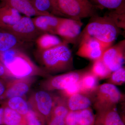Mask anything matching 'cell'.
<instances>
[{
  "mask_svg": "<svg viewBox=\"0 0 125 125\" xmlns=\"http://www.w3.org/2000/svg\"><path fill=\"white\" fill-rule=\"evenodd\" d=\"M35 56L41 68L49 74L68 71L73 67L72 52L65 43L45 51L37 50Z\"/></svg>",
  "mask_w": 125,
  "mask_h": 125,
  "instance_id": "7a4b0ae2",
  "label": "cell"
},
{
  "mask_svg": "<svg viewBox=\"0 0 125 125\" xmlns=\"http://www.w3.org/2000/svg\"><path fill=\"white\" fill-rule=\"evenodd\" d=\"M0 61L15 79L29 77H49V74L37 65L22 49L0 52Z\"/></svg>",
  "mask_w": 125,
  "mask_h": 125,
  "instance_id": "6da1fadb",
  "label": "cell"
},
{
  "mask_svg": "<svg viewBox=\"0 0 125 125\" xmlns=\"http://www.w3.org/2000/svg\"><path fill=\"white\" fill-rule=\"evenodd\" d=\"M22 17L19 11L4 4L0 6V28L8 29L18 22Z\"/></svg>",
  "mask_w": 125,
  "mask_h": 125,
  "instance_id": "2e32d148",
  "label": "cell"
},
{
  "mask_svg": "<svg viewBox=\"0 0 125 125\" xmlns=\"http://www.w3.org/2000/svg\"><path fill=\"white\" fill-rule=\"evenodd\" d=\"M65 125H78L77 111H70L65 118Z\"/></svg>",
  "mask_w": 125,
  "mask_h": 125,
  "instance_id": "4dcf8cb0",
  "label": "cell"
},
{
  "mask_svg": "<svg viewBox=\"0 0 125 125\" xmlns=\"http://www.w3.org/2000/svg\"><path fill=\"white\" fill-rule=\"evenodd\" d=\"M94 94V106L99 112L114 108L123 98L118 88L109 83L98 85Z\"/></svg>",
  "mask_w": 125,
  "mask_h": 125,
  "instance_id": "5b68a950",
  "label": "cell"
},
{
  "mask_svg": "<svg viewBox=\"0 0 125 125\" xmlns=\"http://www.w3.org/2000/svg\"><path fill=\"white\" fill-rule=\"evenodd\" d=\"M108 82L114 85H121L125 81V67H121L112 72L109 77Z\"/></svg>",
  "mask_w": 125,
  "mask_h": 125,
  "instance_id": "83f0119b",
  "label": "cell"
},
{
  "mask_svg": "<svg viewBox=\"0 0 125 125\" xmlns=\"http://www.w3.org/2000/svg\"><path fill=\"white\" fill-rule=\"evenodd\" d=\"M98 80L90 71L83 73L79 80L80 93L87 96L94 94L98 86Z\"/></svg>",
  "mask_w": 125,
  "mask_h": 125,
  "instance_id": "e0dca14e",
  "label": "cell"
},
{
  "mask_svg": "<svg viewBox=\"0 0 125 125\" xmlns=\"http://www.w3.org/2000/svg\"><path fill=\"white\" fill-rule=\"evenodd\" d=\"M4 106V125H16L21 123H26L24 116L7 106Z\"/></svg>",
  "mask_w": 125,
  "mask_h": 125,
  "instance_id": "d4e9b609",
  "label": "cell"
},
{
  "mask_svg": "<svg viewBox=\"0 0 125 125\" xmlns=\"http://www.w3.org/2000/svg\"><path fill=\"white\" fill-rule=\"evenodd\" d=\"M32 43L25 42L9 31L0 28V52L14 49H22L31 46Z\"/></svg>",
  "mask_w": 125,
  "mask_h": 125,
  "instance_id": "4fadbf2b",
  "label": "cell"
},
{
  "mask_svg": "<svg viewBox=\"0 0 125 125\" xmlns=\"http://www.w3.org/2000/svg\"><path fill=\"white\" fill-rule=\"evenodd\" d=\"M97 9L125 10V0H90Z\"/></svg>",
  "mask_w": 125,
  "mask_h": 125,
  "instance_id": "7402d4cb",
  "label": "cell"
},
{
  "mask_svg": "<svg viewBox=\"0 0 125 125\" xmlns=\"http://www.w3.org/2000/svg\"><path fill=\"white\" fill-rule=\"evenodd\" d=\"M64 17L48 15L36 16L32 18L35 27L42 33L56 35V32Z\"/></svg>",
  "mask_w": 125,
  "mask_h": 125,
  "instance_id": "5bb4252c",
  "label": "cell"
},
{
  "mask_svg": "<svg viewBox=\"0 0 125 125\" xmlns=\"http://www.w3.org/2000/svg\"><path fill=\"white\" fill-rule=\"evenodd\" d=\"M121 29L115 21L108 14L103 16L98 15L91 18L90 21L81 32L80 39L83 37L93 38L109 47L120 34Z\"/></svg>",
  "mask_w": 125,
  "mask_h": 125,
  "instance_id": "3957f363",
  "label": "cell"
},
{
  "mask_svg": "<svg viewBox=\"0 0 125 125\" xmlns=\"http://www.w3.org/2000/svg\"><path fill=\"white\" fill-rule=\"evenodd\" d=\"M4 105H1V106L0 107V125H4Z\"/></svg>",
  "mask_w": 125,
  "mask_h": 125,
  "instance_id": "e575fe53",
  "label": "cell"
},
{
  "mask_svg": "<svg viewBox=\"0 0 125 125\" xmlns=\"http://www.w3.org/2000/svg\"><path fill=\"white\" fill-rule=\"evenodd\" d=\"M55 96L44 90L34 92L29 96L28 103L33 110L46 122L51 115Z\"/></svg>",
  "mask_w": 125,
  "mask_h": 125,
  "instance_id": "8992f818",
  "label": "cell"
},
{
  "mask_svg": "<svg viewBox=\"0 0 125 125\" xmlns=\"http://www.w3.org/2000/svg\"><path fill=\"white\" fill-rule=\"evenodd\" d=\"M83 23L80 20L63 18L57 28L56 35L65 43L75 44L79 41Z\"/></svg>",
  "mask_w": 125,
  "mask_h": 125,
  "instance_id": "52a82bcc",
  "label": "cell"
},
{
  "mask_svg": "<svg viewBox=\"0 0 125 125\" xmlns=\"http://www.w3.org/2000/svg\"><path fill=\"white\" fill-rule=\"evenodd\" d=\"M5 30L13 34L25 42L30 43L34 42L42 34L35 27L32 18L26 16H22L18 22Z\"/></svg>",
  "mask_w": 125,
  "mask_h": 125,
  "instance_id": "9c48e42d",
  "label": "cell"
},
{
  "mask_svg": "<svg viewBox=\"0 0 125 125\" xmlns=\"http://www.w3.org/2000/svg\"><path fill=\"white\" fill-rule=\"evenodd\" d=\"M112 108L99 112L103 125H125L118 113Z\"/></svg>",
  "mask_w": 125,
  "mask_h": 125,
  "instance_id": "603a6c76",
  "label": "cell"
},
{
  "mask_svg": "<svg viewBox=\"0 0 125 125\" xmlns=\"http://www.w3.org/2000/svg\"><path fill=\"white\" fill-rule=\"evenodd\" d=\"M70 111L66 99L62 96H55L54 107L51 116L65 118Z\"/></svg>",
  "mask_w": 125,
  "mask_h": 125,
  "instance_id": "cb8c5ba5",
  "label": "cell"
},
{
  "mask_svg": "<svg viewBox=\"0 0 125 125\" xmlns=\"http://www.w3.org/2000/svg\"><path fill=\"white\" fill-rule=\"evenodd\" d=\"M90 72L97 77L98 80L109 78L112 73L101 58L93 61Z\"/></svg>",
  "mask_w": 125,
  "mask_h": 125,
  "instance_id": "484cf974",
  "label": "cell"
},
{
  "mask_svg": "<svg viewBox=\"0 0 125 125\" xmlns=\"http://www.w3.org/2000/svg\"><path fill=\"white\" fill-rule=\"evenodd\" d=\"M77 112L78 125H94V116L90 107Z\"/></svg>",
  "mask_w": 125,
  "mask_h": 125,
  "instance_id": "4316f807",
  "label": "cell"
},
{
  "mask_svg": "<svg viewBox=\"0 0 125 125\" xmlns=\"http://www.w3.org/2000/svg\"><path fill=\"white\" fill-rule=\"evenodd\" d=\"M62 17L80 20L98 15L97 9L90 0H57Z\"/></svg>",
  "mask_w": 125,
  "mask_h": 125,
  "instance_id": "277c9868",
  "label": "cell"
},
{
  "mask_svg": "<svg viewBox=\"0 0 125 125\" xmlns=\"http://www.w3.org/2000/svg\"><path fill=\"white\" fill-rule=\"evenodd\" d=\"M79 40L80 43L76 55L93 61L101 58L105 50L108 48L93 38L83 37Z\"/></svg>",
  "mask_w": 125,
  "mask_h": 125,
  "instance_id": "ba28073f",
  "label": "cell"
},
{
  "mask_svg": "<svg viewBox=\"0 0 125 125\" xmlns=\"http://www.w3.org/2000/svg\"><path fill=\"white\" fill-rule=\"evenodd\" d=\"M4 4L7 5L23 14L25 16L31 18L49 14L38 10L31 0H2Z\"/></svg>",
  "mask_w": 125,
  "mask_h": 125,
  "instance_id": "9a60e30c",
  "label": "cell"
},
{
  "mask_svg": "<svg viewBox=\"0 0 125 125\" xmlns=\"http://www.w3.org/2000/svg\"><path fill=\"white\" fill-rule=\"evenodd\" d=\"M48 125H65V118L51 116L47 121Z\"/></svg>",
  "mask_w": 125,
  "mask_h": 125,
  "instance_id": "d6a6232c",
  "label": "cell"
},
{
  "mask_svg": "<svg viewBox=\"0 0 125 125\" xmlns=\"http://www.w3.org/2000/svg\"><path fill=\"white\" fill-rule=\"evenodd\" d=\"M26 125H45L46 122L41 117L30 109L24 116Z\"/></svg>",
  "mask_w": 125,
  "mask_h": 125,
  "instance_id": "f1b7e54d",
  "label": "cell"
},
{
  "mask_svg": "<svg viewBox=\"0 0 125 125\" xmlns=\"http://www.w3.org/2000/svg\"><path fill=\"white\" fill-rule=\"evenodd\" d=\"M37 50L45 51L64 43L57 35L48 33L40 34L34 41Z\"/></svg>",
  "mask_w": 125,
  "mask_h": 125,
  "instance_id": "ac0fdd59",
  "label": "cell"
},
{
  "mask_svg": "<svg viewBox=\"0 0 125 125\" xmlns=\"http://www.w3.org/2000/svg\"><path fill=\"white\" fill-rule=\"evenodd\" d=\"M125 40L105 50L101 59L111 72L123 67L125 62Z\"/></svg>",
  "mask_w": 125,
  "mask_h": 125,
  "instance_id": "30bf717a",
  "label": "cell"
},
{
  "mask_svg": "<svg viewBox=\"0 0 125 125\" xmlns=\"http://www.w3.org/2000/svg\"><path fill=\"white\" fill-rule=\"evenodd\" d=\"M36 80V77H29L9 81L4 93L0 97V104L14 97H24Z\"/></svg>",
  "mask_w": 125,
  "mask_h": 125,
  "instance_id": "8fae6325",
  "label": "cell"
},
{
  "mask_svg": "<svg viewBox=\"0 0 125 125\" xmlns=\"http://www.w3.org/2000/svg\"><path fill=\"white\" fill-rule=\"evenodd\" d=\"M8 82L0 78V97L4 93Z\"/></svg>",
  "mask_w": 125,
  "mask_h": 125,
  "instance_id": "836d02e7",
  "label": "cell"
},
{
  "mask_svg": "<svg viewBox=\"0 0 125 125\" xmlns=\"http://www.w3.org/2000/svg\"><path fill=\"white\" fill-rule=\"evenodd\" d=\"M67 104L70 111H75L88 108L92 102L88 96L78 93L67 98Z\"/></svg>",
  "mask_w": 125,
  "mask_h": 125,
  "instance_id": "d6986e66",
  "label": "cell"
},
{
  "mask_svg": "<svg viewBox=\"0 0 125 125\" xmlns=\"http://www.w3.org/2000/svg\"><path fill=\"white\" fill-rule=\"evenodd\" d=\"M16 125H26V123H22Z\"/></svg>",
  "mask_w": 125,
  "mask_h": 125,
  "instance_id": "d590c367",
  "label": "cell"
},
{
  "mask_svg": "<svg viewBox=\"0 0 125 125\" xmlns=\"http://www.w3.org/2000/svg\"><path fill=\"white\" fill-rule=\"evenodd\" d=\"M61 96L65 98H69L71 96L80 93L79 80L78 82L72 84L65 89L60 91Z\"/></svg>",
  "mask_w": 125,
  "mask_h": 125,
  "instance_id": "f546056e",
  "label": "cell"
},
{
  "mask_svg": "<svg viewBox=\"0 0 125 125\" xmlns=\"http://www.w3.org/2000/svg\"><path fill=\"white\" fill-rule=\"evenodd\" d=\"M1 104L7 106L23 116L30 109L28 103L24 97H14L7 99Z\"/></svg>",
  "mask_w": 125,
  "mask_h": 125,
  "instance_id": "ffe728a7",
  "label": "cell"
},
{
  "mask_svg": "<svg viewBox=\"0 0 125 125\" xmlns=\"http://www.w3.org/2000/svg\"><path fill=\"white\" fill-rule=\"evenodd\" d=\"M0 78L7 82L15 79L9 74L6 68L0 61Z\"/></svg>",
  "mask_w": 125,
  "mask_h": 125,
  "instance_id": "1f68e13d",
  "label": "cell"
},
{
  "mask_svg": "<svg viewBox=\"0 0 125 125\" xmlns=\"http://www.w3.org/2000/svg\"><path fill=\"white\" fill-rule=\"evenodd\" d=\"M83 73L71 72L60 75L49 77L43 81L41 87L46 91H62L72 84L78 82Z\"/></svg>",
  "mask_w": 125,
  "mask_h": 125,
  "instance_id": "7c38bea8",
  "label": "cell"
},
{
  "mask_svg": "<svg viewBox=\"0 0 125 125\" xmlns=\"http://www.w3.org/2000/svg\"><path fill=\"white\" fill-rule=\"evenodd\" d=\"M36 9L41 12L62 17L57 4V0H31Z\"/></svg>",
  "mask_w": 125,
  "mask_h": 125,
  "instance_id": "44dd1931",
  "label": "cell"
}]
</instances>
